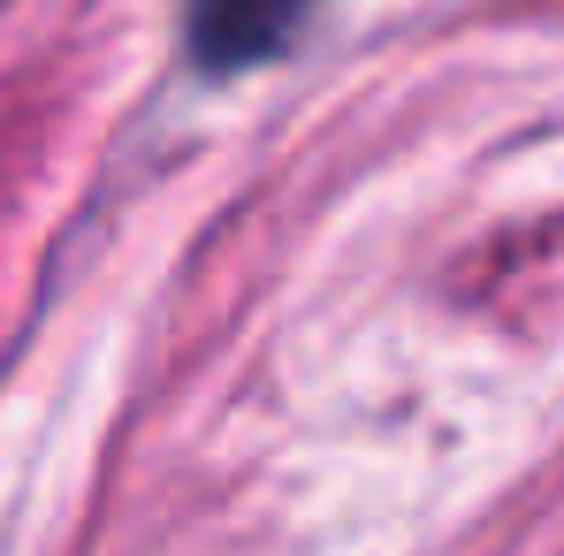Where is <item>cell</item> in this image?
Listing matches in <instances>:
<instances>
[{
    "label": "cell",
    "instance_id": "6da1fadb",
    "mask_svg": "<svg viewBox=\"0 0 564 556\" xmlns=\"http://www.w3.org/2000/svg\"><path fill=\"white\" fill-rule=\"evenodd\" d=\"M313 0H191V46L206 69L268 62L282 39L305 23Z\"/></svg>",
    "mask_w": 564,
    "mask_h": 556
}]
</instances>
